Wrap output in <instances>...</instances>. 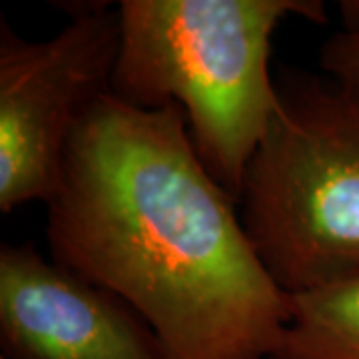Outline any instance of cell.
Wrapping results in <instances>:
<instances>
[{
    "mask_svg": "<svg viewBox=\"0 0 359 359\" xmlns=\"http://www.w3.org/2000/svg\"><path fill=\"white\" fill-rule=\"evenodd\" d=\"M238 204L178 106L148 112L108 94L70 140L46 238L56 264L152 327L164 359H269L292 295L269 278Z\"/></svg>",
    "mask_w": 359,
    "mask_h": 359,
    "instance_id": "6da1fadb",
    "label": "cell"
},
{
    "mask_svg": "<svg viewBox=\"0 0 359 359\" xmlns=\"http://www.w3.org/2000/svg\"><path fill=\"white\" fill-rule=\"evenodd\" d=\"M110 94L138 110L178 106L196 154L240 202L280 104L271 36L285 18L325 25L320 0H122Z\"/></svg>",
    "mask_w": 359,
    "mask_h": 359,
    "instance_id": "7a4b0ae2",
    "label": "cell"
},
{
    "mask_svg": "<svg viewBox=\"0 0 359 359\" xmlns=\"http://www.w3.org/2000/svg\"><path fill=\"white\" fill-rule=\"evenodd\" d=\"M278 90L240 216L269 278L299 295L359 276V98L332 78Z\"/></svg>",
    "mask_w": 359,
    "mask_h": 359,
    "instance_id": "3957f363",
    "label": "cell"
},
{
    "mask_svg": "<svg viewBox=\"0 0 359 359\" xmlns=\"http://www.w3.org/2000/svg\"><path fill=\"white\" fill-rule=\"evenodd\" d=\"M68 16L50 39L26 40L0 22V210L56 196L66 150L110 94L120 16L110 2H58Z\"/></svg>",
    "mask_w": 359,
    "mask_h": 359,
    "instance_id": "277c9868",
    "label": "cell"
},
{
    "mask_svg": "<svg viewBox=\"0 0 359 359\" xmlns=\"http://www.w3.org/2000/svg\"><path fill=\"white\" fill-rule=\"evenodd\" d=\"M0 347L4 359H164L152 327L122 297L30 242L0 250Z\"/></svg>",
    "mask_w": 359,
    "mask_h": 359,
    "instance_id": "5b68a950",
    "label": "cell"
},
{
    "mask_svg": "<svg viewBox=\"0 0 359 359\" xmlns=\"http://www.w3.org/2000/svg\"><path fill=\"white\" fill-rule=\"evenodd\" d=\"M269 359H359V276L292 295V318Z\"/></svg>",
    "mask_w": 359,
    "mask_h": 359,
    "instance_id": "8992f818",
    "label": "cell"
},
{
    "mask_svg": "<svg viewBox=\"0 0 359 359\" xmlns=\"http://www.w3.org/2000/svg\"><path fill=\"white\" fill-rule=\"evenodd\" d=\"M320 65L332 80L359 98V34L330 36L321 46Z\"/></svg>",
    "mask_w": 359,
    "mask_h": 359,
    "instance_id": "52a82bcc",
    "label": "cell"
},
{
    "mask_svg": "<svg viewBox=\"0 0 359 359\" xmlns=\"http://www.w3.org/2000/svg\"><path fill=\"white\" fill-rule=\"evenodd\" d=\"M339 16H341V32L359 34V0L339 2Z\"/></svg>",
    "mask_w": 359,
    "mask_h": 359,
    "instance_id": "ba28073f",
    "label": "cell"
},
{
    "mask_svg": "<svg viewBox=\"0 0 359 359\" xmlns=\"http://www.w3.org/2000/svg\"><path fill=\"white\" fill-rule=\"evenodd\" d=\"M0 359H4V358H0Z\"/></svg>",
    "mask_w": 359,
    "mask_h": 359,
    "instance_id": "9c48e42d",
    "label": "cell"
}]
</instances>
